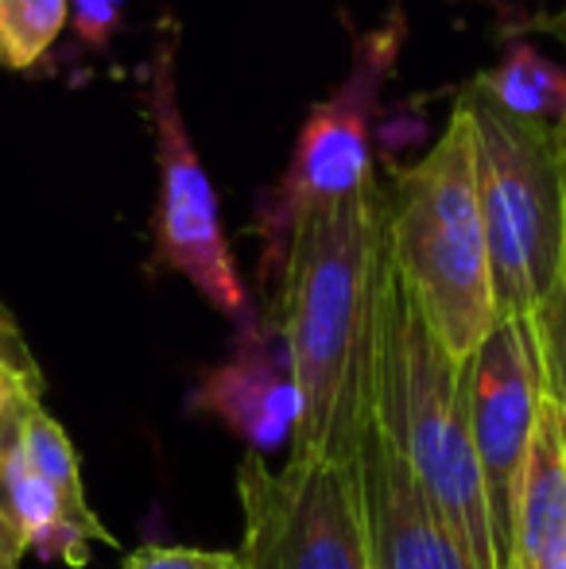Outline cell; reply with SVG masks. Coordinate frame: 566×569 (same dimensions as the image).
Here are the masks:
<instances>
[{
  "label": "cell",
  "instance_id": "cell-1",
  "mask_svg": "<svg viewBox=\"0 0 566 569\" xmlns=\"http://www.w3.org/2000/svg\"><path fill=\"white\" fill-rule=\"evenodd\" d=\"M385 240V179L299 221L272 315L291 349L299 427L291 457L349 465L373 422V333Z\"/></svg>",
  "mask_w": 566,
  "mask_h": 569
},
{
  "label": "cell",
  "instance_id": "cell-2",
  "mask_svg": "<svg viewBox=\"0 0 566 569\" xmlns=\"http://www.w3.org/2000/svg\"><path fill=\"white\" fill-rule=\"evenodd\" d=\"M373 419L404 453L474 569H500L469 435L466 365L443 349L380 240Z\"/></svg>",
  "mask_w": 566,
  "mask_h": 569
},
{
  "label": "cell",
  "instance_id": "cell-3",
  "mask_svg": "<svg viewBox=\"0 0 566 569\" xmlns=\"http://www.w3.org/2000/svg\"><path fill=\"white\" fill-rule=\"evenodd\" d=\"M385 182V248L416 295L427 326L458 365H469L497 326L474 174V124L454 101L446 132L419 163Z\"/></svg>",
  "mask_w": 566,
  "mask_h": 569
},
{
  "label": "cell",
  "instance_id": "cell-4",
  "mask_svg": "<svg viewBox=\"0 0 566 569\" xmlns=\"http://www.w3.org/2000/svg\"><path fill=\"white\" fill-rule=\"evenodd\" d=\"M474 124V174L497 322H528L552 291L566 237V132L513 117L474 82L458 93Z\"/></svg>",
  "mask_w": 566,
  "mask_h": 569
},
{
  "label": "cell",
  "instance_id": "cell-5",
  "mask_svg": "<svg viewBox=\"0 0 566 569\" xmlns=\"http://www.w3.org/2000/svg\"><path fill=\"white\" fill-rule=\"evenodd\" d=\"M404 43V20L393 12L385 28L357 36L354 62L338 90L310 109L295 136L280 182L257 194L252 232L260 237V283H276L284 256L302 218L326 210L338 198L361 190L373 179V136L385 113V82L396 70Z\"/></svg>",
  "mask_w": 566,
  "mask_h": 569
},
{
  "label": "cell",
  "instance_id": "cell-6",
  "mask_svg": "<svg viewBox=\"0 0 566 569\" xmlns=\"http://www.w3.org/2000/svg\"><path fill=\"white\" fill-rule=\"evenodd\" d=\"M175 47H179V28L175 20H163L148 67V117L156 128L159 167V198L151 213V271H175L190 279V287L214 310L241 322L252 307L221 232L214 182L182 124Z\"/></svg>",
  "mask_w": 566,
  "mask_h": 569
},
{
  "label": "cell",
  "instance_id": "cell-7",
  "mask_svg": "<svg viewBox=\"0 0 566 569\" xmlns=\"http://www.w3.org/2000/svg\"><path fill=\"white\" fill-rule=\"evenodd\" d=\"M241 569H373L349 465L291 457L272 469L245 453L237 465Z\"/></svg>",
  "mask_w": 566,
  "mask_h": 569
},
{
  "label": "cell",
  "instance_id": "cell-8",
  "mask_svg": "<svg viewBox=\"0 0 566 569\" xmlns=\"http://www.w3.org/2000/svg\"><path fill=\"white\" fill-rule=\"evenodd\" d=\"M469 435H474L477 469H481L489 523L497 535L500 569L513 550L516 500H520L524 465L532 453L544 372L528 322H497L466 365Z\"/></svg>",
  "mask_w": 566,
  "mask_h": 569
},
{
  "label": "cell",
  "instance_id": "cell-9",
  "mask_svg": "<svg viewBox=\"0 0 566 569\" xmlns=\"http://www.w3.org/2000/svg\"><path fill=\"white\" fill-rule=\"evenodd\" d=\"M187 411L221 422L257 457H272L287 438H295L299 383L272 307L249 310L237 322L226 357L198 372Z\"/></svg>",
  "mask_w": 566,
  "mask_h": 569
},
{
  "label": "cell",
  "instance_id": "cell-10",
  "mask_svg": "<svg viewBox=\"0 0 566 569\" xmlns=\"http://www.w3.org/2000/svg\"><path fill=\"white\" fill-rule=\"evenodd\" d=\"M349 472L373 569H474L377 419L349 457Z\"/></svg>",
  "mask_w": 566,
  "mask_h": 569
},
{
  "label": "cell",
  "instance_id": "cell-11",
  "mask_svg": "<svg viewBox=\"0 0 566 569\" xmlns=\"http://www.w3.org/2000/svg\"><path fill=\"white\" fill-rule=\"evenodd\" d=\"M0 508L36 558L62 562L70 569H82L90 562L93 535L70 516L59 492L28 465L20 446V427L8 430V438L0 442Z\"/></svg>",
  "mask_w": 566,
  "mask_h": 569
},
{
  "label": "cell",
  "instance_id": "cell-12",
  "mask_svg": "<svg viewBox=\"0 0 566 569\" xmlns=\"http://www.w3.org/2000/svg\"><path fill=\"white\" fill-rule=\"evenodd\" d=\"M474 86L513 117L566 124V70L544 59L532 43H513L505 59Z\"/></svg>",
  "mask_w": 566,
  "mask_h": 569
},
{
  "label": "cell",
  "instance_id": "cell-13",
  "mask_svg": "<svg viewBox=\"0 0 566 569\" xmlns=\"http://www.w3.org/2000/svg\"><path fill=\"white\" fill-rule=\"evenodd\" d=\"M20 446L28 465L47 480V485L59 492V500L67 503V511L93 535V542H106V547H117V539L109 535V527L98 519V511L90 508V496H86L82 485V461H78V450L70 442V435L62 430L59 419H51L43 403L31 407L20 419Z\"/></svg>",
  "mask_w": 566,
  "mask_h": 569
},
{
  "label": "cell",
  "instance_id": "cell-14",
  "mask_svg": "<svg viewBox=\"0 0 566 569\" xmlns=\"http://www.w3.org/2000/svg\"><path fill=\"white\" fill-rule=\"evenodd\" d=\"M70 20V0H0V67L28 70Z\"/></svg>",
  "mask_w": 566,
  "mask_h": 569
},
{
  "label": "cell",
  "instance_id": "cell-15",
  "mask_svg": "<svg viewBox=\"0 0 566 569\" xmlns=\"http://www.w3.org/2000/svg\"><path fill=\"white\" fill-rule=\"evenodd\" d=\"M39 403H43V372H39L16 318L0 302V442Z\"/></svg>",
  "mask_w": 566,
  "mask_h": 569
},
{
  "label": "cell",
  "instance_id": "cell-16",
  "mask_svg": "<svg viewBox=\"0 0 566 569\" xmlns=\"http://www.w3.org/2000/svg\"><path fill=\"white\" fill-rule=\"evenodd\" d=\"M532 341L539 352V372H544V391L563 407L566 415V237H563V260L555 271L552 291L528 318Z\"/></svg>",
  "mask_w": 566,
  "mask_h": 569
},
{
  "label": "cell",
  "instance_id": "cell-17",
  "mask_svg": "<svg viewBox=\"0 0 566 569\" xmlns=\"http://www.w3.org/2000/svg\"><path fill=\"white\" fill-rule=\"evenodd\" d=\"M121 569H241L237 550H206V547H163L143 542L121 562Z\"/></svg>",
  "mask_w": 566,
  "mask_h": 569
},
{
  "label": "cell",
  "instance_id": "cell-18",
  "mask_svg": "<svg viewBox=\"0 0 566 569\" xmlns=\"http://www.w3.org/2000/svg\"><path fill=\"white\" fill-rule=\"evenodd\" d=\"M129 0H70V28L78 43L90 51H106L125 23Z\"/></svg>",
  "mask_w": 566,
  "mask_h": 569
},
{
  "label": "cell",
  "instance_id": "cell-19",
  "mask_svg": "<svg viewBox=\"0 0 566 569\" xmlns=\"http://www.w3.org/2000/svg\"><path fill=\"white\" fill-rule=\"evenodd\" d=\"M23 555H28V542H23V535L16 531V523L0 508V569H20Z\"/></svg>",
  "mask_w": 566,
  "mask_h": 569
},
{
  "label": "cell",
  "instance_id": "cell-20",
  "mask_svg": "<svg viewBox=\"0 0 566 569\" xmlns=\"http://www.w3.org/2000/svg\"><path fill=\"white\" fill-rule=\"evenodd\" d=\"M544 569H566V555H563V558H555V562H552V566H544Z\"/></svg>",
  "mask_w": 566,
  "mask_h": 569
},
{
  "label": "cell",
  "instance_id": "cell-21",
  "mask_svg": "<svg viewBox=\"0 0 566 569\" xmlns=\"http://www.w3.org/2000/svg\"><path fill=\"white\" fill-rule=\"evenodd\" d=\"M563 132H566V124H563Z\"/></svg>",
  "mask_w": 566,
  "mask_h": 569
}]
</instances>
